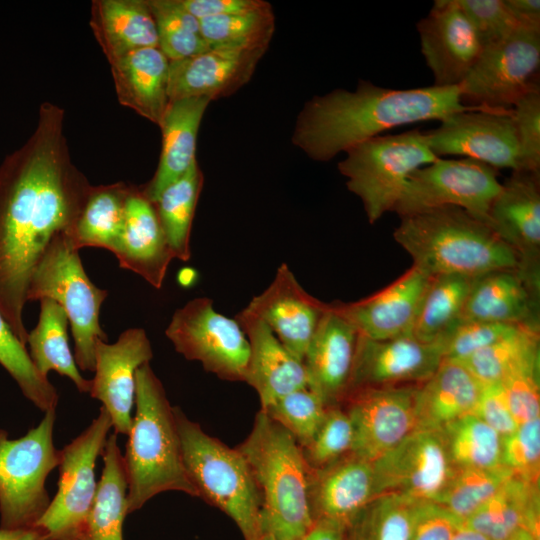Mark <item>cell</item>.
I'll return each instance as SVG.
<instances>
[{
    "label": "cell",
    "mask_w": 540,
    "mask_h": 540,
    "mask_svg": "<svg viewBox=\"0 0 540 540\" xmlns=\"http://www.w3.org/2000/svg\"><path fill=\"white\" fill-rule=\"evenodd\" d=\"M63 121L64 110L44 102L33 136L0 175V312L25 346L32 274L53 239L70 231L92 187L70 160Z\"/></svg>",
    "instance_id": "obj_1"
},
{
    "label": "cell",
    "mask_w": 540,
    "mask_h": 540,
    "mask_svg": "<svg viewBox=\"0 0 540 540\" xmlns=\"http://www.w3.org/2000/svg\"><path fill=\"white\" fill-rule=\"evenodd\" d=\"M479 108L462 104L459 86L391 89L360 80L354 91L335 89L308 100L292 142L309 158L329 161L395 127Z\"/></svg>",
    "instance_id": "obj_2"
},
{
    "label": "cell",
    "mask_w": 540,
    "mask_h": 540,
    "mask_svg": "<svg viewBox=\"0 0 540 540\" xmlns=\"http://www.w3.org/2000/svg\"><path fill=\"white\" fill-rule=\"evenodd\" d=\"M135 414L123 464L128 514L154 496L178 491L198 497L187 474L174 409L150 363L136 370Z\"/></svg>",
    "instance_id": "obj_3"
},
{
    "label": "cell",
    "mask_w": 540,
    "mask_h": 540,
    "mask_svg": "<svg viewBox=\"0 0 540 540\" xmlns=\"http://www.w3.org/2000/svg\"><path fill=\"white\" fill-rule=\"evenodd\" d=\"M393 236L429 277L474 278L518 266L514 251L487 223L454 206L401 217Z\"/></svg>",
    "instance_id": "obj_4"
},
{
    "label": "cell",
    "mask_w": 540,
    "mask_h": 540,
    "mask_svg": "<svg viewBox=\"0 0 540 540\" xmlns=\"http://www.w3.org/2000/svg\"><path fill=\"white\" fill-rule=\"evenodd\" d=\"M236 448L247 461L261 496V540L305 537L313 526L309 468L296 440L260 410L251 432Z\"/></svg>",
    "instance_id": "obj_5"
},
{
    "label": "cell",
    "mask_w": 540,
    "mask_h": 540,
    "mask_svg": "<svg viewBox=\"0 0 540 540\" xmlns=\"http://www.w3.org/2000/svg\"><path fill=\"white\" fill-rule=\"evenodd\" d=\"M187 474L198 497L229 516L244 540H261V496L237 448L207 434L173 407Z\"/></svg>",
    "instance_id": "obj_6"
},
{
    "label": "cell",
    "mask_w": 540,
    "mask_h": 540,
    "mask_svg": "<svg viewBox=\"0 0 540 540\" xmlns=\"http://www.w3.org/2000/svg\"><path fill=\"white\" fill-rule=\"evenodd\" d=\"M78 251L66 232L57 235L32 274L26 300L49 298L63 307L71 325L75 362L79 369L94 372L96 342L107 340L99 316L108 291L89 279Z\"/></svg>",
    "instance_id": "obj_7"
},
{
    "label": "cell",
    "mask_w": 540,
    "mask_h": 540,
    "mask_svg": "<svg viewBox=\"0 0 540 540\" xmlns=\"http://www.w3.org/2000/svg\"><path fill=\"white\" fill-rule=\"evenodd\" d=\"M345 153L338 169L347 178L348 190L361 199L371 224L393 211L415 170L438 158L431 151L425 132L419 129L379 135Z\"/></svg>",
    "instance_id": "obj_8"
},
{
    "label": "cell",
    "mask_w": 540,
    "mask_h": 540,
    "mask_svg": "<svg viewBox=\"0 0 540 540\" xmlns=\"http://www.w3.org/2000/svg\"><path fill=\"white\" fill-rule=\"evenodd\" d=\"M56 410L16 439L0 429V527H36L50 504L48 475L58 467L60 450L54 445Z\"/></svg>",
    "instance_id": "obj_9"
},
{
    "label": "cell",
    "mask_w": 540,
    "mask_h": 540,
    "mask_svg": "<svg viewBox=\"0 0 540 540\" xmlns=\"http://www.w3.org/2000/svg\"><path fill=\"white\" fill-rule=\"evenodd\" d=\"M111 428L101 406L90 425L60 450L58 490L36 525L47 540H82L97 492L96 461Z\"/></svg>",
    "instance_id": "obj_10"
},
{
    "label": "cell",
    "mask_w": 540,
    "mask_h": 540,
    "mask_svg": "<svg viewBox=\"0 0 540 540\" xmlns=\"http://www.w3.org/2000/svg\"><path fill=\"white\" fill-rule=\"evenodd\" d=\"M501 188L497 169L483 162L437 158L408 177L393 211L405 217L454 206L488 224L491 204Z\"/></svg>",
    "instance_id": "obj_11"
},
{
    "label": "cell",
    "mask_w": 540,
    "mask_h": 540,
    "mask_svg": "<svg viewBox=\"0 0 540 540\" xmlns=\"http://www.w3.org/2000/svg\"><path fill=\"white\" fill-rule=\"evenodd\" d=\"M175 350L226 381L245 382L248 339L236 319L218 313L213 301L199 297L177 309L165 330Z\"/></svg>",
    "instance_id": "obj_12"
},
{
    "label": "cell",
    "mask_w": 540,
    "mask_h": 540,
    "mask_svg": "<svg viewBox=\"0 0 540 540\" xmlns=\"http://www.w3.org/2000/svg\"><path fill=\"white\" fill-rule=\"evenodd\" d=\"M540 64V29L519 26L507 38L484 47L459 86L465 106L510 110L534 82Z\"/></svg>",
    "instance_id": "obj_13"
},
{
    "label": "cell",
    "mask_w": 540,
    "mask_h": 540,
    "mask_svg": "<svg viewBox=\"0 0 540 540\" xmlns=\"http://www.w3.org/2000/svg\"><path fill=\"white\" fill-rule=\"evenodd\" d=\"M374 495L436 502L455 472L441 430L415 429L372 462Z\"/></svg>",
    "instance_id": "obj_14"
},
{
    "label": "cell",
    "mask_w": 540,
    "mask_h": 540,
    "mask_svg": "<svg viewBox=\"0 0 540 540\" xmlns=\"http://www.w3.org/2000/svg\"><path fill=\"white\" fill-rule=\"evenodd\" d=\"M440 122V126L425 132L428 145L438 158L462 156L495 169L520 170L512 109H472L454 113Z\"/></svg>",
    "instance_id": "obj_15"
},
{
    "label": "cell",
    "mask_w": 540,
    "mask_h": 540,
    "mask_svg": "<svg viewBox=\"0 0 540 540\" xmlns=\"http://www.w3.org/2000/svg\"><path fill=\"white\" fill-rule=\"evenodd\" d=\"M417 385L363 388L346 396L341 406L353 427L354 455L373 462L415 430Z\"/></svg>",
    "instance_id": "obj_16"
},
{
    "label": "cell",
    "mask_w": 540,
    "mask_h": 540,
    "mask_svg": "<svg viewBox=\"0 0 540 540\" xmlns=\"http://www.w3.org/2000/svg\"><path fill=\"white\" fill-rule=\"evenodd\" d=\"M540 174L517 170L491 204L488 225L514 251L517 272L540 293Z\"/></svg>",
    "instance_id": "obj_17"
},
{
    "label": "cell",
    "mask_w": 540,
    "mask_h": 540,
    "mask_svg": "<svg viewBox=\"0 0 540 540\" xmlns=\"http://www.w3.org/2000/svg\"><path fill=\"white\" fill-rule=\"evenodd\" d=\"M152 357L151 343L142 328L125 330L113 344L102 340L96 342L95 375L89 393L102 403L117 435H128L130 431L136 370L150 363Z\"/></svg>",
    "instance_id": "obj_18"
},
{
    "label": "cell",
    "mask_w": 540,
    "mask_h": 540,
    "mask_svg": "<svg viewBox=\"0 0 540 540\" xmlns=\"http://www.w3.org/2000/svg\"><path fill=\"white\" fill-rule=\"evenodd\" d=\"M442 361L437 343L419 341L411 333L387 340L359 335L347 395L363 388L420 384Z\"/></svg>",
    "instance_id": "obj_19"
},
{
    "label": "cell",
    "mask_w": 540,
    "mask_h": 540,
    "mask_svg": "<svg viewBox=\"0 0 540 540\" xmlns=\"http://www.w3.org/2000/svg\"><path fill=\"white\" fill-rule=\"evenodd\" d=\"M416 27L421 53L433 74V86H460L483 47L456 0L434 1Z\"/></svg>",
    "instance_id": "obj_20"
},
{
    "label": "cell",
    "mask_w": 540,
    "mask_h": 540,
    "mask_svg": "<svg viewBox=\"0 0 540 540\" xmlns=\"http://www.w3.org/2000/svg\"><path fill=\"white\" fill-rule=\"evenodd\" d=\"M328 304L314 298L282 263L270 285L244 308L261 319L284 347L303 362Z\"/></svg>",
    "instance_id": "obj_21"
},
{
    "label": "cell",
    "mask_w": 540,
    "mask_h": 540,
    "mask_svg": "<svg viewBox=\"0 0 540 540\" xmlns=\"http://www.w3.org/2000/svg\"><path fill=\"white\" fill-rule=\"evenodd\" d=\"M359 333L328 304L303 358L308 388L324 404L341 405L351 379Z\"/></svg>",
    "instance_id": "obj_22"
},
{
    "label": "cell",
    "mask_w": 540,
    "mask_h": 540,
    "mask_svg": "<svg viewBox=\"0 0 540 540\" xmlns=\"http://www.w3.org/2000/svg\"><path fill=\"white\" fill-rule=\"evenodd\" d=\"M265 50L209 49L200 54L170 61V101L203 97L216 100L236 92L254 74Z\"/></svg>",
    "instance_id": "obj_23"
},
{
    "label": "cell",
    "mask_w": 540,
    "mask_h": 540,
    "mask_svg": "<svg viewBox=\"0 0 540 540\" xmlns=\"http://www.w3.org/2000/svg\"><path fill=\"white\" fill-rule=\"evenodd\" d=\"M372 462L350 453L318 470L309 469L308 500L314 522L347 527L373 500Z\"/></svg>",
    "instance_id": "obj_24"
},
{
    "label": "cell",
    "mask_w": 540,
    "mask_h": 540,
    "mask_svg": "<svg viewBox=\"0 0 540 540\" xmlns=\"http://www.w3.org/2000/svg\"><path fill=\"white\" fill-rule=\"evenodd\" d=\"M431 277L412 266L374 295L353 303L335 302L359 335L387 340L411 333L423 293Z\"/></svg>",
    "instance_id": "obj_25"
},
{
    "label": "cell",
    "mask_w": 540,
    "mask_h": 540,
    "mask_svg": "<svg viewBox=\"0 0 540 540\" xmlns=\"http://www.w3.org/2000/svg\"><path fill=\"white\" fill-rule=\"evenodd\" d=\"M113 254L120 267L140 275L156 289L162 287L174 257L155 205L140 188H129L123 228Z\"/></svg>",
    "instance_id": "obj_26"
},
{
    "label": "cell",
    "mask_w": 540,
    "mask_h": 540,
    "mask_svg": "<svg viewBox=\"0 0 540 540\" xmlns=\"http://www.w3.org/2000/svg\"><path fill=\"white\" fill-rule=\"evenodd\" d=\"M235 319L250 347L245 382L257 392L261 407L288 393L308 388L303 362L284 347L261 319L245 309Z\"/></svg>",
    "instance_id": "obj_27"
},
{
    "label": "cell",
    "mask_w": 540,
    "mask_h": 540,
    "mask_svg": "<svg viewBox=\"0 0 540 540\" xmlns=\"http://www.w3.org/2000/svg\"><path fill=\"white\" fill-rule=\"evenodd\" d=\"M539 294L516 269L475 277L459 320L523 325L539 330Z\"/></svg>",
    "instance_id": "obj_28"
},
{
    "label": "cell",
    "mask_w": 540,
    "mask_h": 540,
    "mask_svg": "<svg viewBox=\"0 0 540 540\" xmlns=\"http://www.w3.org/2000/svg\"><path fill=\"white\" fill-rule=\"evenodd\" d=\"M211 100L203 97L170 101L159 124L161 153L152 179L142 188L153 203L170 184L182 177L197 161V135Z\"/></svg>",
    "instance_id": "obj_29"
},
{
    "label": "cell",
    "mask_w": 540,
    "mask_h": 540,
    "mask_svg": "<svg viewBox=\"0 0 540 540\" xmlns=\"http://www.w3.org/2000/svg\"><path fill=\"white\" fill-rule=\"evenodd\" d=\"M169 63L158 47L139 49L110 63L119 103L159 126L170 102Z\"/></svg>",
    "instance_id": "obj_30"
},
{
    "label": "cell",
    "mask_w": 540,
    "mask_h": 540,
    "mask_svg": "<svg viewBox=\"0 0 540 540\" xmlns=\"http://www.w3.org/2000/svg\"><path fill=\"white\" fill-rule=\"evenodd\" d=\"M483 384L460 362L443 360L415 392V429L442 430L473 412Z\"/></svg>",
    "instance_id": "obj_31"
},
{
    "label": "cell",
    "mask_w": 540,
    "mask_h": 540,
    "mask_svg": "<svg viewBox=\"0 0 540 540\" xmlns=\"http://www.w3.org/2000/svg\"><path fill=\"white\" fill-rule=\"evenodd\" d=\"M89 24L109 64L130 52L158 47L148 0H93Z\"/></svg>",
    "instance_id": "obj_32"
},
{
    "label": "cell",
    "mask_w": 540,
    "mask_h": 540,
    "mask_svg": "<svg viewBox=\"0 0 540 540\" xmlns=\"http://www.w3.org/2000/svg\"><path fill=\"white\" fill-rule=\"evenodd\" d=\"M463 525L490 540H506L520 528L540 538L539 481L513 474Z\"/></svg>",
    "instance_id": "obj_33"
},
{
    "label": "cell",
    "mask_w": 540,
    "mask_h": 540,
    "mask_svg": "<svg viewBox=\"0 0 540 540\" xmlns=\"http://www.w3.org/2000/svg\"><path fill=\"white\" fill-rule=\"evenodd\" d=\"M102 457L104 467L82 540H123L128 484L117 434L108 436Z\"/></svg>",
    "instance_id": "obj_34"
},
{
    "label": "cell",
    "mask_w": 540,
    "mask_h": 540,
    "mask_svg": "<svg viewBox=\"0 0 540 540\" xmlns=\"http://www.w3.org/2000/svg\"><path fill=\"white\" fill-rule=\"evenodd\" d=\"M39 301V320L35 328L28 332L26 344L34 366L44 377L53 370L69 378L79 392H89L91 380L81 375L69 347V320L65 310L52 299L43 298Z\"/></svg>",
    "instance_id": "obj_35"
},
{
    "label": "cell",
    "mask_w": 540,
    "mask_h": 540,
    "mask_svg": "<svg viewBox=\"0 0 540 540\" xmlns=\"http://www.w3.org/2000/svg\"><path fill=\"white\" fill-rule=\"evenodd\" d=\"M130 186L123 182L92 186L72 228L73 247H98L113 253L121 236Z\"/></svg>",
    "instance_id": "obj_36"
},
{
    "label": "cell",
    "mask_w": 540,
    "mask_h": 540,
    "mask_svg": "<svg viewBox=\"0 0 540 540\" xmlns=\"http://www.w3.org/2000/svg\"><path fill=\"white\" fill-rule=\"evenodd\" d=\"M474 278L456 274L431 277L418 307L412 336L425 343L438 341L459 321Z\"/></svg>",
    "instance_id": "obj_37"
},
{
    "label": "cell",
    "mask_w": 540,
    "mask_h": 540,
    "mask_svg": "<svg viewBox=\"0 0 540 540\" xmlns=\"http://www.w3.org/2000/svg\"><path fill=\"white\" fill-rule=\"evenodd\" d=\"M202 186L203 174L196 161L154 203L173 257L181 261L191 258V228Z\"/></svg>",
    "instance_id": "obj_38"
},
{
    "label": "cell",
    "mask_w": 540,
    "mask_h": 540,
    "mask_svg": "<svg viewBox=\"0 0 540 540\" xmlns=\"http://www.w3.org/2000/svg\"><path fill=\"white\" fill-rule=\"evenodd\" d=\"M275 30L271 5L243 13L200 20L210 49L267 50Z\"/></svg>",
    "instance_id": "obj_39"
},
{
    "label": "cell",
    "mask_w": 540,
    "mask_h": 540,
    "mask_svg": "<svg viewBox=\"0 0 540 540\" xmlns=\"http://www.w3.org/2000/svg\"><path fill=\"white\" fill-rule=\"evenodd\" d=\"M441 432L456 469L501 466L502 437L475 415L467 414Z\"/></svg>",
    "instance_id": "obj_40"
},
{
    "label": "cell",
    "mask_w": 540,
    "mask_h": 540,
    "mask_svg": "<svg viewBox=\"0 0 540 540\" xmlns=\"http://www.w3.org/2000/svg\"><path fill=\"white\" fill-rule=\"evenodd\" d=\"M417 503L376 497L345 527V540H410Z\"/></svg>",
    "instance_id": "obj_41"
},
{
    "label": "cell",
    "mask_w": 540,
    "mask_h": 540,
    "mask_svg": "<svg viewBox=\"0 0 540 540\" xmlns=\"http://www.w3.org/2000/svg\"><path fill=\"white\" fill-rule=\"evenodd\" d=\"M539 354V330L521 326L460 363L485 385L501 382L514 368Z\"/></svg>",
    "instance_id": "obj_42"
},
{
    "label": "cell",
    "mask_w": 540,
    "mask_h": 540,
    "mask_svg": "<svg viewBox=\"0 0 540 540\" xmlns=\"http://www.w3.org/2000/svg\"><path fill=\"white\" fill-rule=\"evenodd\" d=\"M0 365L15 380L23 395L39 410H56L55 386L34 366L27 347L19 340L0 312Z\"/></svg>",
    "instance_id": "obj_43"
},
{
    "label": "cell",
    "mask_w": 540,
    "mask_h": 540,
    "mask_svg": "<svg viewBox=\"0 0 540 540\" xmlns=\"http://www.w3.org/2000/svg\"><path fill=\"white\" fill-rule=\"evenodd\" d=\"M148 4L156 23L158 48L169 61L210 49L200 34V20L187 12L178 0H148Z\"/></svg>",
    "instance_id": "obj_44"
},
{
    "label": "cell",
    "mask_w": 540,
    "mask_h": 540,
    "mask_svg": "<svg viewBox=\"0 0 540 540\" xmlns=\"http://www.w3.org/2000/svg\"><path fill=\"white\" fill-rule=\"evenodd\" d=\"M512 475L513 472L503 465L455 469L436 503L464 522L492 498Z\"/></svg>",
    "instance_id": "obj_45"
},
{
    "label": "cell",
    "mask_w": 540,
    "mask_h": 540,
    "mask_svg": "<svg viewBox=\"0 0 540 540\" xmlns=\"http://www.w3.org/2000/svg\"><path fill=\"white\" fill-rule=\"evenodd\" d=\"M260 410L290 433L303 448L317 432L327 406L317 394L303 388L278 398Z\"/></svg>",
    "instance_id": "obj_46"
},
{
    "label": "cell",
    "mask_w": 540,
    "mask_h": 540,
    "mask_svg": "<svg viewBox=\"0 0 540 540\" xmlns=\"http://www.w3.org/2000/svg\"><path fill=\"white\" fill-rule=\"evenodd\" d=\"M353 427L341 405L327 407L325 417L302 454L309 469L318 470L352 453Z\"/></svg>",
    "instance_id": "obj_47"
},
{
    "label": "cell",
    "mask_w": 540,
    "mask_h": 540,
    "mask_svg": "<svg viewBox=\"0 0 540 540\" xmlns=\"http://www.w3.org/2000/svg\"><path fill=\"white\" fill-rule=\"evenodd\" d=\"M521 326L523 325L459 320L435 343L441 347L443 360L463 362Z\"/></svg>",
    "instance_id": "obj_48"
},
{
    "label": "cell",
    "mask_w": 540,
    "mask_h": 540,
    "mask_svg": "<svg viewBox=\"0 0 540 540\" xmlns=\"http://www.w3.org/2000/svg\"><path fill=\"white\" fill-rule=\"evenodd\" d=\"M520 170L540 174V89L535 81L512 106Z\"/></svg>",
    "instance_id": "obj_49"
},
{
    "label": "cell",
    "mask_w": 540,
    "mask_h": 540,
    "mask_svg": "<svg viewBox=\"0 0 540 540\" xmlns=\"http://www.w3.org/2000/svg\"><path fill=\"white\" fill-rule=\"evenodd\" d=\"M540 356L536 355L501 381L510 411L518 425L540 418Z\"/></svg>",
    "instance_id": "obj_50"
},
{
    "label": "cell",
    "mask_w": 540,
    "mask_h": 540,
    "mask_svg": "<svg viewBox=\"0 0 540 540\" xmlns=\"http://www.w3.org/2000/svg\"><path fill=\"white\" fill-rule=\"evenodd\" d=\"M501 465L515 475L539 481L540 418L518 425L502 437Z\"/></svg>",
    "instance_id": "obj_51"
},
{
    "label": "cell",
    "mask_w": 540,
    "mask_h": 540,
    "mask_svg": "<svg viewBox=\"0 0 540 540\" xmlns=\"http://www.w3.org/2000/svg\"><path fill=\"white\" fill-rule=\"evenodd\" d=\"M482 47L495 44L521 26L503 0H456Z\"/></svg>",
    "instance_id": "obj_52"
},
{
    "label": "cell",
    "mask_w": 540,
    "mask_h": 540,
    "mask_svg": "<svg viewBox=\"0 0 540 540\" xmlns=\"http://www.w3.org/2000/svg\"><path fill=\"white\" fill-rule=\"evenodd\" d=\"M463 521L436 502H418L410 540H453Z\"/></svg>",
    "instance_id": "obj_53"
},
{
    "label": "cell",
    "mask_w": 540,
    "mask_h": 540,
    "mask_svg": "<svg viewBox=\"0 0 540 540\" xmlns=\"http://www.w3.org/2000/svg\"><path fill=\"white\" fill-rule=\"evenodd\" d=\"M494 429L501 437L518 427L501 382L483 385L479 399L471 413Z\"/></svg>",
    "instance_id": "obj_54"
},
{
    "label": "cell",
    "mask_w": 540,
    "mask_h": 540,
    "mask_svg": "<svg viewBox=\"0 0 540 540\" xmlns=\"http://www.w3.org/2000/svg\"><path fill=\"white\" fill-rule=\"evenodd\" d=\"M197 19L220 17L261 9L271 5L264 0H178Z\"/></svg>",
    "instance_id": "obj_55"
},
{
    "label": "cell",
    "mask_w": 540,
    "mask_h": 540,
    "mask_svg": "<svg viewBox=\"0 0 540 540\" xmlns=\"http://www.w3.org/2000/svg\"><path fill=\"white\" fill-rule=\"evenodd\" d=\"M503 2L521 26L540 29L539 0H503Z\"/></svg>",
    "instance_id": "obj_56"
},
{
    "label": "cell",
    "mask_w": 540,
    "mask_h": 540,
    "mask_svg": "<svg viewBox=\"0 0 540 540\" xmlns=\"http://www.w3.org/2000/svg\"><path fill=\"white\" fill-rule=\"evenodd\" d=\"M306 539L345 540V527L326 521L314 522L311 530L306 535Z\"/></svg>",
    "instance_id": "obj_57"
},
{
    "label": "cell",
    "mask_w": 540,
    "mask_h": 540,
    "mask_svg": "<svg viewBox=\"0 0 540 540\" xmlns=\"http://www.w3.org/2000/svg\"><path fill=\"white\" fill-rule=\"evenodd\" d=\"M0 540H47L46 533L38 528L5 529L0 527Z\"/></svg>",
    "instance_id": "obj_58"
},
{
    "label": "cell",
    "mask_w": 540,
    "mask_h": 540,
    "mask_svg": "<svg viewBox=\"0 0 540 540\" xmlns=\"http://www.w3.org/2000/svg\"><path fill=\"white\" fill-rule=\"evenodd\" d=\"M453 540H490L484 535L476 532L464 525L456 532L453 537Z\"/></svg>",
    "instance_id": "obj_59"
},
{
    "label": "cell",
    "mask_w": 540,
    "mask_h": 540,
    "mask_svg": "<svg viewBox=\"0 0 540 540\" xmlns=\"http://www.w3.org/2000/svg\"><path fill=\"white\" fill-rule=\"evenodd\" d=\"M196 278V273L192 268H184L178 274L179 283L183 286H189Z\"/></svg>",
    "instance_id": "obj_60"
},
{
    "label": "cell",
    "mask_w": 540,
    "mask_h": 540,
    "mask_svg": "<svg viewBox=\"0 0 540 540\" xmlns=\"http://www.w3.org/2000/svg\"><path fill=\"white\" fill-rule=\"evenodd\" d=\"M506 540H540V538L533 535L531 532L525 529H517Z\"/></svg>",
    "instance_id": "obj_61"
},
{
    "label": "cell",
    "mask_w": 540,
    "mask_h": 540,
    "mask_svg": "<svg viewBox=\"0 0 540 540\" xmlns=\"http://www.w3.org/2000/svg\"><path fill=\"white\" fill-rule=\"evenodd\" d=\"M291 540H307V539H306V536H305V537L295 538V539H291Z\"/></svg>",
    "instance_id": "obj_62"
}]
</instances>
